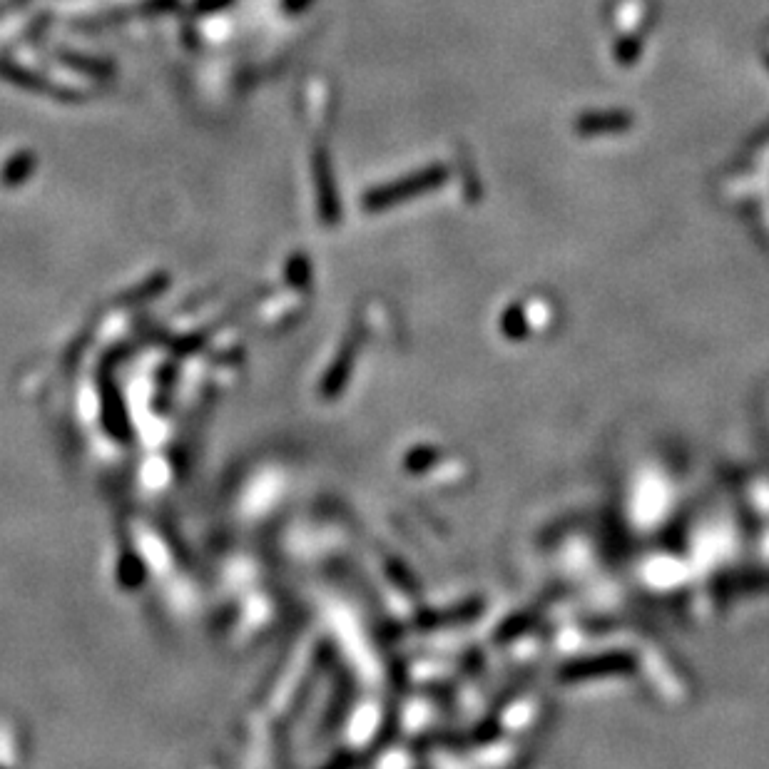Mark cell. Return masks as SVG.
I'll return each mask as SVG.
<instances>
[{"mask_svg":"<svg viewBox=\"0 0 769 769\" xmlns=\"http://www.w3.org/2000/svg\"><path fill=\"white\" fill-rule=\"evenodd\" d=\"M307 3L309 0H287V8L289 10H302Z\"/></svg>","mask_w":769,"mask_h":769,"instance_id":"cell-5","label":"cell"},{"mask_svg":"<svg viewBox=\"0 0 769 769\" xmlns=\"http://www.w3.org/2000/svg\"><path fill=\"white\" fill-rule=\"evenodd\" d=\"M33 155H18L13 162H10L8 167H5V180L8 182H23L25 177H28V172L33 170Z\"/></svg>","mask_w":769,"mask_h":769,"instance_id":"cell-3","label":"cell"},{"mask_svg":"<svg viewBox=\"0 0 769 769\" xmlns=\"http://www.w3.org/2000/svg\"><path fill=\"white\" fill-rule=\"evenodd\" d=\"M630 117L625 115H608V117H585L580 120V130H603V127H628Z\"/></svg>","mask_w":769,"mask_h":769,"instance_id":"cell-2","label":"cell"},{"mask_svg":"<svg viewBox=\"0 0 769 769\" xmlns=\"http://www.w3.org/2000/svg\"><path fill=\"white\" fill-rule=\"evenodd\" d=\"M443 177H446L443 167H431V170L419 172V175H414V177H406V180H401V182H391V185L379 187V190H371L369 195H366L364 202H366V207H371V210H376V207L394 205V202L406 200V197L419 195L421 190H431V187L443 182Z\"/></svg>","mask_w":769,"mask_h":769,"instance_id":"cell-1","label":"cell"},{"mask_svg":"<svg viewBox=\"0 0 769 769\" xmlns=\"http://www.w3.org/2000/svg\"><path fill=\"white\" fill-rule=\"evenodd\" d=\"M229 3H232V0H200V10H217Z\"/></svg>","mask_w":769,"mask_h":769,"instance_id":"cell-4","label":"cell"}]
</instances>
